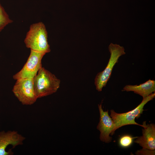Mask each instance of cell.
<instances>
[{"instance_id":"3957f363","label":"cell","mask_w":155,"mask_h":155,"mask_svg":"<svg viewBox=\"0 0 155 155\" xmlns=\"http://www.w3.org/2000/svg\"><path fill=\"white\" fill-rule=\"evenodd\" d=\"M155 97L154 92L143 98L141 102L134 109L126 113H119L113 110H111L110 116L115 124V130L123 126L129 125H137L143 127V124L140 125L137 123L135 119L140 117L144 110L143 108L145 105L153 100Z\"/></svg>"},{"instance_id":"9c48e42d","label":"cell","mask_w":155,"mask_h":155,"mask_svg":"<svg viewBox=\"0 0 155 155\" xmlns=\"http://www.w3.org/2000/svg\"><path fill=\"white\" fill-rule=\"evenodd\" d=\"M142 135L138 137L134 142L138 144L143 148L151 150L155 149V125L154 124H146L144 121L142 124Z\"/></svg>"},{"instance_id":"277c9868","label":"cell","mask_w":155,"mask_h":155,"mask_svg":"<svg viewBox=\"0 0 155 155\" xmlns=\"http://www.w3.org/2000/svg\"><path fill=\"white\" fill-rule=\"evenodd\" d=\"M108 48L111 54L108 63L104 70L97 74L94 80L96 89L98 92L101 91L103 88L106 86L114 66L119 57L125 54L124 48L117 44L111 43Z\"/></svg>"},{"instance_id":"6da1fadb","label":"cell","mask_w":155,"mask_h":155,"mask_svg":"<svg viewBox=\"0 0 155 155\" xmlns=\"http://www.w3.org/2000/svg\"><path fill=\"white\" fill-rule=\"evenodd\" d=\"M33 80L34 90L38 99L56 92L60 87V80L42 67Z\"/></svg>"},{"instance_id":"8fae6325","label":"cell","mask_w":155,"mask_h":155,"mask_svg":"<svg viewBox=\"0 0 155 155\" xmlns=\"http://www.w3.org/2000/svg\"><path fill=\"white\" fill-rule=\"evenodd\" d=\"M13 22L0 3V32L7 25Z\"/></svg>"},{"instance_id":"4fadbf2b","label":"cell","mask_w":155,"mask_h":155,"mask_svg":"<svg viewBox=\"0 0 155 155\" xmlns=\"http://www.w3.org/2000/svg\"><path fill=\"white\" fill-rule=\"evenodd\" d=\"M135 154L137 155H154L155 151V150H151L143 148L142 149L137 151Z\"/></svg>"},{"instance_id":"5b68a950","label":"cell","mask_w":155,"mask_h":155,"mask_svg":"<svg viewBox=\"0 0 155 155\" xmlns=\"http://www.w3.org/2000/svg\"><path fill=\"white\" fill-rule=\"evenodd\" d=\"M12 91L15 96L23 105H32L38 99L35 94L32 78L16 80Z\"/></svg>"},{"instance_id":"52a82bcc","label":"cell","mask_w":155,"mask_h":155,"mask_svg":"<svg viewBox=\"0 0 155 155\" xmlns=\"http://www.w3.org/2000/svg\"><path fill=\"white\" fill-rule=\"evenodd\" d=\"M100 117L97 129L100 132V139L101 141L106 143L111 142L112 137L115 131V125L112 118L109 115L108 110L103 111L102 104H98Z\"/></svg>"},{"instance_id":"8992f818","label":"cell","mask_w":155,"mask_h":155,"mask_svg":"<svg viewBox=\"0 0 155 155\" xmlns=\"http://www.w3.org/2000/svg\"><path fill=\"white\" fill-rule=\"evenodd\" d=\"M45 53L30 50L27 61L22 69L14 75L13 78L18 80L29 78L33 79L42 67V59Z\"/></svg>"},{"instance_id":"7a4b0ae2","label":"cell","mask_w":155,"mask_h":155,"mask_svg":"<svg viewBox=\"0 0 155 155\" xmlns=\"http://www.w3.org/2000/svg\"><path fill=\"white\" fill-rule=\"evenodd\" d=\"M47 38L45 26L42 22H40L30 25L24 42L26 46L30 50L46 53L51 51Z\"/></svg>"},{"instance_id":"ba28073f","label":"cell","mask_w":155,"mask_h":155,"mask_svg":"<svg viewBox=\"0 0 155 155\" xmlns=\"http://www.w3.org/2000/svg\"><path fill=\"white\" fill-rule=\"evenodd\" d=\"M25 137L17 131L9 130L0 131V155H12L13 153L11 149L6 150L9 145L13 148L22 145Z\"/></svg>"},{"instance_id":"30bf717a","label":"cell","mask_w":155,"mask_h":155,"mask_svg":"<svg viewBox=\"0 0 155 155\" xmlns=\"http://www.w3.org/2000/svg\"><path fill=\"white\" fill-rule=\"evenodd\" d=\"M123 90L127 92L133 91L142 97L143 98L155 91V81L150 79L139 85H127Z\"/></svg>"},{"instance_id":"7c38bea8","label":"cell","mask_w":155,"mask_h":155,"mask_svg":"<svg viewBox=\"0 0 155 155\" xmlns=\"http://www.w3.org/2000/svg\"><path fill=\"white\" fill-rule=\"evenodd\" d=\"M137 137H133L128 135H123L119 138V144L122 148L128 147L132 144L133 139Z\"/></svg>"}]
</instances>
